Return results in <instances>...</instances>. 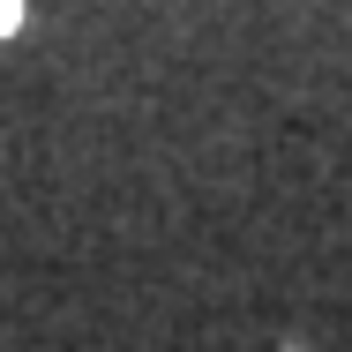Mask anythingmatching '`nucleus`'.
<instances>
[{
	"instance_id": "nucleus-1",
	"label": "nucleus",
	"mask_w": 352,
	"mask_h": 352,
	"mask_svg": "<svg viewBox=\"0 0 352 352\" xmlns=\"http://www.w3.org/2000/svg\"><path fill=\"white\" fill-rule=\"evenodd\" d=\"M23 23V0H0V30H15Z\"/></svg>"
}]
</instances>
